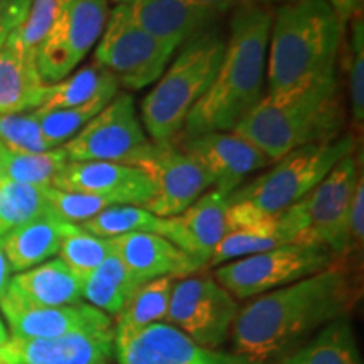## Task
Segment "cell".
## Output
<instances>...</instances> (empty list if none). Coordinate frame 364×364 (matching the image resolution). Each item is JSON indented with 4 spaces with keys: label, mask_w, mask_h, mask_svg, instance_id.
<instances>
[{
    "label": "cell",
    "mask_w": 364,
    "mask_h": 364,
    "mask_svg": "<svg viewBox=\"0 0 364 364\" xmlns=\"http://www.w3.org/2000/svg\"><path fill=\"white\" fill-rule=\"evenodd\" d=\"M63 147L73 162H117L136 167L152 149V140L136 115L132 95L118 91Z\"/></svg>",
    "instance_id": "cell-10"
},
{
    "label": "cell",
    "mask_w": 364,
    "mask_h": 364,
    "mask_svg": "<svg viewBox=\"0 0 364 364\" xmlns=\"http://www.w3.org/2000/svg\"><path fill=\"white\" fill-rule=\"evenodd\" d=\"M33 0H0V34L11 36L24 22Z\"/></svg>",
    "instance_id": "cell-39"
},
{
    "label": "cell",
    "mask_w": 364,
    "mask_h": 364,
    "mask_svg": "<svg viewBox=\"0 0 364 364\" xmlns=\"http://www.w3.org/2000/svg\"><path fill=\"white\" fill-rule=\"evenodd\" d=\"M361 166L354 154L344 157L300 201L279 215V233L285 245L326 247L348 258V216Z\"/></svg>",
    "instance_id": "cell-6"
},
{
    "label": "cell",
    "mask_w": 364,
    "mask_h": 364,
    "mask_svg": "<svg viewBox=\"0 0 364 364\" xmlns=\"http://www.w3.org/2000/svg\"><path fill=\"white\" fill-rule=\"evenodd\" d=\"M108 14V0H68L36 56L46 83L66 78L88 56L102 38Z\"/></svg>",
    "instance_id": "cell-12"
},
{
    "label": "cell",
    "mask_w": 364,
    "mask_h": 364,
    "mask_svg": "<svg viewBox=\"0 0 364 364\" xmlns=\"http://www.w3.org/2000/svg\"><path fill=\"white\" fill-rule=\"evenodd\" d=\"M0 182H2V172H0Z\"/></svg>",
    "instance_id": "cell-46"
},
{
    "label": "cell",
    "mask_w": 364,
    "mask_h": 364,
    "mask_svg": "<svg viewBox=\"0 0 364 364\" xmlns=\"http://www.w3.org/2000/svg\"><path fill=\"white\" fill-rule=\"evenodd\" d=\"M346 124L343 91L334 76L297 88L268 91L233 132L275 162L304 145L339 139Z\"/></svg>",
    "instance_id": "cell-3"
},
{
    "label": "cell",
    "mask_w": 364,
    "mask_h": 364,
    "mask_svg": "<svg viewBox=\"0 0 364 364\" xmlns=\"http://www.w3.org/2000/svg\"><path fill=\"white\" fill-rule=\"evenodd\" d=\"M118 364H252L238 354L203 348L171 324H152L115 343Z\"/></svg>",
    "instance_id": "cell-16"
},
{
    "label": "cell",
    "mask_w": 364,
    "mask_h": 364,
    "mask_svg": "<svg viewBox=\"0 0 364 364\" xmlns=\"http://www.w3.org/2000/svg\"><path fill=\"white\" fill-rule=\"evenodd\" d=\"M0 311L7 318L14 339H51L75 332L113 329L108 314L83 302L61 307H24L0 299Z\"/></svg>",
    "instance_id": "cell-18"
},
{
    "label": "cell",
    "mask_w": 364,
    "mask_h": 364,
    "mask_svg": "<svg viewBox=\"0 0 364 364\" xmlns=\"http://www.w3.org/2000/svg\"><path fill=\"white\" fill-rule=\"evenodd\" d=\"M364 241V179L359 176L356 189H354L351 206H349L348 216V255L351 260L363 252Z\"/></svg>",
    "instance_id": "cell-38"
},
{
    "label": "cell",
    "mask_w": 364,
    "mask_h": 364,
    "mask_svg": "<svg viewBox=\"0 0 364 364\" xmlns=\"http://www.w3.org/2000/svg\"><path fill=\"white\" fill-rule=\"evenodd\" d=\"M0 364H6V363H2V361H0Z\"/></svg>",
    "instance_id": "cell-47"
},
{
    "label": "cell",
    "mask_w": 364,
    "mask_h": 364,
    "mask_svg": "<svg viewBox=\"0 0 364 364\" xmlns=\"http://www.w3.org/2000/svg\"><path fill=\"white\" fill-rule=\"evenodd\" d=\"M358 147L354 134H346L327 144H311L295 149L275 161L272 169L257 179L241 184L228 203H250L267 215H280L316 188L336 164L351 156Z\"/></svg>",
    "instance_id": "cell-7"
},
{
    "label": "cell",
    "mask_w": 364,
    "mask_h": 364,
    "mask_svg": "<svg viewBox=\"0 0 364 364\" xmlns=\"http://www.w3.org/2000/svg\"><path fill=\"white\" fill-rule=\"evenodd\" d=\"M78 226L91 235L107 240L130 233L161 235L162 218H157L142 206L117 204V206L103 209L97 216Z\"/></svg>",
    "instance_id": "cell-31"
},
{
    "label": "cell",
    "mask_w": 364,
    "mask_h": 364,
    "mask_svg": "<svg viewBox=\"0 0 364 364\" xmlns=\"http://www.w3.org/2000/svg\"><path fill=\"white\" fill-rule=\"evenodd\" d=\"M112 2H115L120 6V4H132V2H135V0H112Z\"/></svg>",
    "instance_id": "cell-45"
},
{
    "label": "cell",
    "mask_w": 364,
    "mask_h": 364,
    "mask_svg": "<svg viewBox=\"0 0 364 364\" xmlns=\"http://www.w3.org/2000/svg\"><path fill=\"white\" fill-rule=\"evenodd\" d=\"M361 295L356 263L339 258L326 270L255 297L231 327L233 354L268 364L338 318L348 317Z\"/></svg>",
    "instance_id": "cell-1"
},
{
    "label": "cell",
    "mask_w": 364,
    "mask_h": 364,
    "mask_svg": "<svg viewBox=\"0 0 364 364\" xmlns=\"http://www.w3.org/2000/svg\"><path fill=\"white\" fill-rule=\"evenodd\" d=\"M272 364H363V359L351 322L343 317L322 327L316 338Z\"/></svg>",
    "instance_id": "cell-25"
},
{
    "label": "cell",
    "mask_w": 364,
    "mask_h": 364,
    "mask_svg": "<svg viewBox=\"0 0 364 364\" xmlns=\"http://www.w3.org/2000/svg\"><path fill=\"white\" fill-rule=\"evenodd\" d=\"M115 356V332H75L51 339H9L0 348L6 364H108Z\"/></svg>",
    "instance_id": "cell-17"
},
{
    "label": "cell",
    "mask_w": 364,
    "mask_h": 364,
    "mask_svg": "<svg viewBox=\"0 0 364 364\" xmlns=\"http://www.w3.org/2000/svg\"><path fill=\"white\" fill-rule=\"evenodd\" d=\"M228 198L211 188L198 201L172 218H162L161 236L204 267L226 231Z\"/></svg>",
    "instance_id": "cell-19"
},
{
    "label": "cell",
    "mask_w": 364,
    "mask_h": 364,
    "mask_svg": "<svg viewBox=\"0 0 364 364\" xmlns=\"http://www.w3.org/2000/svg\"><path fill=\"white\" fill-rule=\"evenodd\" d=\"M145 284L112 253L83 279V299L108 316H117L132 295Z\"/></svg>",
    "instance_id": "cell-26"
},
{
    "label": "cell",
    "mask_w": 364,
    "mask_h": 364,
    "mask_svg": "<svg viewBox=\"0 0 364 364\" xmlns=\"http://www.w3.org/2000/svg\"><path fill=\"white\" fill-rule=\"evenodd\" d=\"M70 162L65 147H56L46 152H14L0 144V172L2 181L22 182V184L53 188L54 179Z\"/></svg>",
    "instance_id": "cell-29"
},
{
    "label": "cell",
    "mask_w": 364,
    "mask_h": 364,
    "mask_svg": "<svg viewBox=\"0 0 364 364\" xmlns=\"http://www.w3.org/2000/svg\"><path fill=\"white\" fill-rule=\"evenodd\" d=\"M329 6L338 14L339 21L346 26L356 14L361 12L363 0H326Z\"/></svg>",
    "instance_id": "cell-41"
},
{
    "label": "cell",
    "mask_w": 364,
    "mask_h": 364,
    "mask_svg": "<svg viewBox=\"0 0 364 364\" xmlns=\"http://www.w3.org/2000/svg\"><path fill=\"white\" fill-rule=\"evenodd\" d=\"M113 253L142 282L162 277L184 279L204 268L174 243L156 233H130L110 238Z\"/></svg>",
    "instance_id": "cell-21"
},
{
    "label": "cell",
    "mask_w": 364,
    "mask_h": 364,
    "mask_svg": "<svg viewBox=\"0 0 364 364\" xmlns=\"http://www.w3.org/2000/svg\"><path fill=\"white\" fill-rule=\"evenodd\" d=\"M118 91H120V85L115 76L93 61L91 65L80 68L73 75H68L58 83L49 85L43 103L34 112L44 113L78 107L102 95H117Z\"/></svg>",
    "instance_id": "cell-28"
},
{
    "label": "cell",
    "mask_w": 364,
    "mask_h": 364,
    "mask_svg": "<svg viewBox=\"0 0 364 364\" xmlns=\"http://www.w3.org/2000/svg\"><path fill=\"white\" fill-rule=\"evenodd\" d=\"M240 309L233 295L211 275L177 279L166 321L203 348L213 349L230 336Z\"/></svg>",
    "instance_id": "cell-11"
},
{
    "label": "cell",
    "mask_w": 364,
    "mask_h": 364,
    "mask_svg": "<svg viewBox=\"0 0 364 364\" xmlns=\"http://www.w3.org/2000/svg\"><path fill=\"white\" fill-rule=\"evenodd\" d=\"M130 19L149 36L179 48L220 19L215 12L191 0H135L125 4Z\"/></svg>",
    "instance_id": "cell-20"
},
{
    "label": "cell",
    "mask_w": 364,
    "mask_h": 364,
    "mask_svg": "<svg viewBox=\"0 0 364 364\" xmlns=\"http://www.w3.org/2000/svg\"><path fill=\"white\" fill-rule=\"evenodd\" d=\"M48 199L54 215L61 218L63 221L71 223V225H81V223L97 216L103 209L117 206V204H112L107 199L97 198V196L68 193V191L56 188H48Z\"/></svg>",
    "instance_id": "cell-37"
},
{
    "label": "cell",
    "mask_w": 364,
    "mask_h": 364,
    "mask_svg": "<svg viewBox=\"0 0 364 364\" xmlns=\"http://www.w3.org/2000/svg\"><path fill=\"white\" fill-rule=\"evenodd\" d=\"M176 48L161 43L135 26L120 4L108 14L95 49V63L110 71L120 88L136 91L154 85L169 66Z\"/></svg>",
    "instance_id": "cell-8"
},
{
    "label": "cell",
    "mask_w": 364,
    "mask_h": 364,
    "mask_svg": "<svg viewBox=\"0 0 364 364\" xmlns=\"http://www.w3.org/2000/svg\"><path fill=\"white\" fill-rule=\"evenodd\" d=\"M0 299L24 307L73 306L83 299V279L56 258L14 275Z\"/></svg>",
    "instance_id": "cell-22"
},
{
    "label": "cell",
    "mask_w": 364,
    "mask_h": 364,
    "mask_svg": "<svg viewBox=\"0 0 364 364\" xmlns=\"http://www.w3.org/2000/svg\"><path fill=\"white\" fill-rule=\"evenodd\" d=\"M272 22L273 9L268 6L235 9L221 65L211 86L189 112L181 135L233 132L260 103L265 95Z\"/></svg>",
    "instance_id": "cell-2"
},
{
    "label": "cell",
    "mask_w": 364,
    "mask_h": 364,
    "mask_svg": "<svg viewBox=\"0 0 364 364\" xmlns=\"http://www.w3.org/2000/svg\"><path fill=\"white\" fill-rule=\"evenodd\" d=\"M49 215L54 213L48 188L14 181L0 182V241L16 228Z\"/></svg>",
    "instance_id": "cell-30"
},
{
    "label": "cell",
    "mask_w": 364,
    "mask_h": 364,
    "mask_svg": "<svg viewBox=\"0 0 364 364\" xmlns=\"http://www.w3.org/2000/svg\"><path fill=\"white\" fill-rule=\"evenodd\" d=\"M152 182V199L145 209L157 218H172L215 186L208 171L179 147L176 140L152 142V149L136 164Z\"/></svg>",
    "instance_id": "cell-13"
},
{
    "label": "cell",
    "mask_w": 364,
    "mask_h": 364,
    "mask_svg": "<svg viewBox=\"0 0 364 364\" xmlns=\"http://www.w3.org/2000/svg\"><path fill=\"white\" fill-rule=\"evenodd\" d=\"M176 280L172 277H162V279L145 282L127 300L124 309L117 314V326L113 327L115 343L134 338L145 327L166 321Z\"/></svg>",
    "instance_id": "cell-27"
},
{
    "label": "cell",
    "mask_w": 364,
    "mask_h": 364,
    "mask_svg": "<svg viewBox=\"0 0 364 364\" xmlns=\"http://www.w3.org/2000/svg\"><path fill=\"white\" fill-rule=\"evenodd\" d=\"M70 223L49 215L16 228L0 241L11 272H26L54 257Z\"/></svg>",
    "instance_id": "cell-24"
},
{
    "label": "cell",
    "mask_w": 364,
    "mask_h": 364,
    "mask_svg": "<svg viewBox=\"0 0 364 364\" xmlns=\"http://www.w3.org/2000/svg\"><path fill=\"white\" fill-rule=\"evenodd\" d=\"M226 39L218 31L198 34L181 49L140 105L142 125L152 142L181 135L189 112L206 93L221 65Z\"/></svg>",
    "instance_id": "cell-5"
},
{
    "label": "cell",
    "mask_w": 364,
    "mask_h": 364,
    "mask_svg": "<svg viewBox=\"0 0 364 364\" xmlns=\"http://www.w3.org/2000/svg\"><path fill=\"white\" fill-rule=\"evenodd\" d=\"M9 341V334H7V329H6V326H4V322H2V318H0V348H2L4 344H6Z\"/></svg>",
    "instance_id": "cell-43"
},
{
    "label": "cell",
    "mask_w": 364,
    "mask_h": 364,
    "mask_svg": "<svg viewBox=\"0 0 364 364\" xmlns=\"http://www.w3.org/2000/svg\"><path fill=\"white\" fill-rule=\"evenodd\" d=\"M115 97L117 95H102V97H97L85 105H78V107L44 113L34 112L48 147H63L66 142H70L73 136L78 134L91 118L97 117Z\"/></svg>",
    "instance_id": "cell-32"
},
{
    "label": "cell",
    "mask_w": 364,
    "mask_h": 364,
    "mask_svg": "<svg viewBox=\"0 0 364 364\" xmlns=\"http://www.w3.org/2000/svg\"><path fill=\"white\" fill-rule=\"evenodd\" d=\"M9 280H11V267H9L7 257L4 253L2 245H0V295L6 292Z\"/></svg>",
    "instance_id": "cell-42"
},
{
    "label": "cell",
    "mask_w": 364,
    "mask_h": 364,
    "mask_svg": "<svg viewBox=\"0 0 364 364\" xmlns=\"http://www.w3.org/2000/svg\"><path fill=\"white\" fill-rule=\"evenodd\" d=\"M7 38H9V36H2V34H0V49H2L4 44L7 43Z\"/></svg>",
    "instance_id": "cell-44"
},
{
    "label": "cell",
    "mask_w": 364,
    "mask_h": 364,
    "mask_svg": "<svg viewBox=\"0 0 364 364\" xmlns=\"http://www.w3.org/2000/svg\"><path fill=\"white\" fill-rule=\"evenodd\" d=\"M284 240L279 235L257 230H233L226 231L218 247L213 252L209 267H220L240 258L268 252V250L282 247Z\"/></svg>",
    "instance_id": "cell-35"
},
{
    "label": "cell",
    "mask_w": 364,
    "mask_h": 364,
    "mask_svg": "<svg viewBox=\"0 0 364 364\" xmlns=\"http://www.w3.org/2000/svg\"><path fill=\"white\" fill-rule=\"evenodd\" d=\"M196 6L208 9V11L215 12L216 16H223L228 11H235L241 6H268L272 7L273 4H285L292 2V0H191Z\"/></svg>",
    "instance_id": "cell-40"
},
{
    "label": "cell",
    "mask_w": 364,
    "mask_h": 364,
    "mask_svg": "<svg viewBox=\"0 0 364 364\" xmlns=\"http://www.w3.org/2000/svg\"><path fill=\"white\" fill-rule=\"evenodd\" d=\"M53 188L103 198L112 204L145 206L152 199V182L142 169L117 162H73L54 179Z\"/></svg>",
    "instance_id": "cell-15"
},
{
    "label": "cell",
    "mask_w": 364,
    "mask_h": 364,
    "mask_svg": "<svg viewBox=\"0 0 364 364\" xmlns=\"http://www.w3.org/2000/svg\"><path fill=\"white\" fill-rule=\"evenodd\" d=\"M174 140L186 154L201 164L215 181L213 188L228 199L252 172L272 164L260 149L236 132H208Z\"/></svg>",
    "instance_id": "cell-14"
},
{
    "label": "cell",
    "mask_w": 364,
    "mask_h": 364,
    "mask_svg": "<svg viewBox=\"0 0 364 364\" xmlns=\"http://www.w3.org/2000/svg\"><path fill=\"white\" fill-rule=\"evenodd\" d=\"M59 260H63L81 279L90 275L100 263H103L113 253L110 240L100 238L85 231L78 225H68L61 247Z\"/></svg>",
    "instance_id": "cell-33"
},
{
    "label": "cell",
    "mask_w": 364,
    "mask_h": 364,
    "mask_svg": "<svg viewBox=\"0 0 364 364\" xmlns=\"http://www.w3.org/2000/svg\"><path fill=\"white\" fill-rule=\"evenodd\" d=\"M343 39L344 24L326 0L280 4L268 39V91L334 78Z\"/></svg>",
    "instance_id": "cell-4"
},
{
    "label": "cell",
    "mask_w": 364,
    "mask_h": 364,
    "mask_svg": "<svg viewBox=\"0 0 364 364\" xmlns=\"http://www.w3.org/2000/svg\"><path fill=\"white\" fill-rule=\"evenodd\" d=\"M339 257L326 247L282 245L220 265L215 280L236 299H255L326 270Z\"/></svg>",
    "instance_id": "cell-9"
},
{
    "label": "cell",
    "mask_w": 364,
    "mask_h": 364,
    "mask_svg": "<svg viewBox=\"0 0 364 364\" xmlns=\"http://www.w3.org/2000/svg\"><path fill=\"white\" fill-rule=\"evenodd\" d=\"M48 86L36 58L7 41L0 49V115L38 110Z\"/></svg>",
    "instance_id": "cell-23"
},
{
    "label": "cell",
    "mask_w": 364,
    "mask_h": 364,
    "mask_svg": "<svg viewBox=\"0 0 364 364\" xmlns=\"http://www.w3.org/2000/svg\"><path fill=\"white\" fill-rule=\"evenodd\" d=\"M0 144L14 152H46L51 150L41 132L34 112L0 115Z\"/></svg>",
    "instance_id": "cell-36"
},
{
    "label": "cell",
    "mask_w": 364,
    "mask_h": 364,
    "mask_svg": "<svg viewBox=\"0 0 364 364\" xmlns=\"http://www.w3.org/2000/svg\"><path fill=\"white\" fill-rule=\"evenodd\" d=\"M348 95L353 129L361 132L364 124V22L361 12L351 19L348 44Z\"/></svg>",
    "instance_id": "cell-34"
}]
</instances>
